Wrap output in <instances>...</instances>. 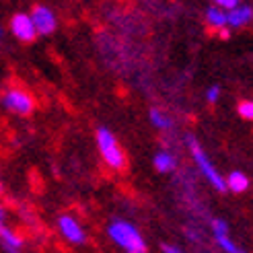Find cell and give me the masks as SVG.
<instances>
[{
  "mask_svg": "<svg viewBox=\"0 0 253 253\" xmlns=\"http://www.w3.org/2000/svg\"><path fill=\"white\" fill-rule=\"evenodd\" d=\"M95 140H97V150L105 165L113 171H124L126 165H128V159H126V153L118 140V136L109 128H105V126H101V128H97Z\"/></svg>",
  "mask_w": 253,
  "mask_h": 253,
  "instance_id": "2",
  "label": "cell"
},
{
  "mask_svg": "<svg viewBox=\"0 0 253 253\" xmlns=\"http://www.w3.org/2000/svg\"><path fill=\"white\" fill-rule=\"evenodd\" d=\"M148 120H150V124L155 126L157 130H161V132H167V130H171L173 128V120H171V116L167 111H163L161 107H153L148 111Z\"/></svg>",
  "mask_w": 253,
  "mask_h": 253,
  "instance_id": "13",
  "label": "cell"
},
{
  "mask_svg": "<svg viewBox=\"0 0 253 253\" xmlns=\"http://www.w3.org/2000/svg\"><path fill=\"white\" fill-rule=\"evenodd\" d=\"M187 148H189V153H192V159L196 163V167L200 169V173L204 175V179L216 189V192H226V187H224V177L218 173V169L214 167V163L208 159L206 155V150L202 148V144L196 140L194 136H189L187 138Z\"/></svg>",
  "mask_w": 253,
  "mask_h": 253,
  "instance_id": "3",
  "label": "cell"
},
{
  "mask_svg": "<svg viewBox=\"0 0 253 253\" xmlns=\"http://www.w3.org/2000/svg\"><path fill=\"white\" fill-rule=\"evenodd\" d=\"M58 231L72 245H84L86 243V231L83 229V224L79 222V218L74 216V214H68V212L60 214L58 216Z\"/></svg>",
  "mask_w": 253,
  "mask_h": 253,
  "instance_id": "5",
  "label": "cell"
},
{
  "mask_svg": "<svg viewBox=\"0 0 253 253\" xmlns=\"http://www.w3.org/2000/svg\"><path fill=\"white\" fill-rule=\"evenodd\" d=\"M224 187H226V192L245 194L247 189L251 187V179H249V175L243 173V171H231L229 175L224 177Z\"/></svg>",
  "mask_w": 253,
  "mask_h": 253,
  "instance_id": "11",
  "label": "cell"
},
{
  "mask_svg": "<svg viewBox=\"0 0 253 253\" xmlns=\"http://www.w3.org/2000/svg\"><path fill=\"white\" fill-rule=\"evenodd\" d=\"M253 19V8L247 4H239L233 10H226V27L229 29H243Z\"/></svg>",
  "mask_w": 253,
  "mask_h": 253,
  "instance_id": "9",
  "label": "cell"
},
{
  "mask_svg": "<svg viewBox=\"0 0 253 253\" xmlns=\"http://www.w3.org/2000/svg\"><path fill=\"white\" fill-rule=\"evenodd\" d=\"M153 165L159 173H173L177 169V159L169 150H159V153L153 157Z\"/></svg>",
  "mask_w": 253,
  "mask_h": 253,
  "instance_id": "12",
  "label": "cell"
},
{
  "mask_svg": "<svg viewBox=\"0 0 253 253\" xmlns=\"http://www.w3.org/2000/svg\"><path fill=\"white\" fill-rule=\"evenodd\" d=\"M0 194H2V185H0Z\"/></svg>",
  "mask_w": 253,
  "mask_h": 253,
  "instance_id": "22",
  "label": "cell"
},
{
  "mask_svg": "<svg viewBox=\"0 0 253 253\" xmlns=\"http://www.w3.org/2000/svg\"><path fill=\"white\" fill-rule=\"evenodd\" d=\"M0 105L15 116H31L35 111V97L21 86H10L0 95Z\"/></svg>",
  "mask_w": 253,
  "mask_h": 253,
  "instance_id": "4",
  "label": "cell"
},
{
  "mask_svg": "<svg viewBox=\"0 0 253 253\" xmlns=\"http://www.w3.org/2000/svg\"><path fill=\"white\" fill-rule=\"evenodd\" d=\"M6 224V208L0 204V226H4Z\"/></svg>",
  "mask_w": 253,
  "mask_h": 253,
  "instance_id": "19",
  "label": "cell"
},
{
  "mask_svg": "<svg viewBox=\"0 0 253 253\" xmlns=\"http://www.w3.org/2000/svg\"><path fill=\"white\" fill-rule=\"evenodd\" d=\"M10 33L17 37L19 42H25L29 43L33 42L37 33H35V27H33V21L27 12H17V15H12L10 19Z\"/></svg>",
  "mask_w": 253,
  "mask_h": 253,
  "instance_id": "8",
  "label": "cell"
},
{
  "mask_svg": "<svg viewBox=\"0 0 253 253\" xmlns=\"http://www.w3.org/2000/svg\"><path fill=\"white\" fill-rule=\"evenodd\" d=\"M210 229H212L214 241H216V245H218L224 253H249V251H245V249L231 237V233H229V224H226V220H222V218H214V220L210 222Z\"/></svg>",
  "mask_w": 253,
  "mask_h": 253,
  "instance_id": "7",
  "label": "cell"
},
{
  "mask_svg": "<svg viewBox=\"0 0 253 253\" xmlns=\"http://www.w3.org/2000/svg\"><path fill=\"white\" fill-rule=\"evenodd\" d=\"M0 247L6 253H19L23 249V237L6 224L0 226Z\"/></svg>",
  "mask_w": 253,
  "mask_h": 253,
  "instance_id": "10",
  "label": "cell"
},
{
  "mask_svg": "<svg viewBox=\"0 0 253 253\" xmlns=\"http://www.w3.org/2000/svg\"><path fill=\"white\" fill-rule=\"evenodd\" d=\"M29 17L33 21V27L37 35H52L58 27V19H56V12L45 6V4H37L33 6V10L29 12Z\"/></svg>",
  "mask_w": 253,
  "mask_h": 253,
  "instance_id": "6",
  "label": "cell"
},
{
  "mask_svg": "<svg viewBox=\"0 0 253 253\" xmlns=\"http://www.w3.org/2000/svg\"><path fill=\"white\" fill-rule=\"evenodd\" d=\"M218 99H220V86L218 84H210L206 88V101L208 103H216Z\"/></svg>",
  "mask_w": 253,
  "mask_h": 253,
  "instance_id": "16",
  "label": "cell"
},
{
  "mask_svg": "<svg viewBox=\"0 0 253 253\" xmlns=\"http://www.w3.org/2000/svg\"><path fill=\"white\" fill-rule=\"evenodd\" d=\"M237 113L241 116V120L251 122V120H253V101H251V99H243V101H239V105H237Z\"/></svg>",
  "mask_w": 253,
  "mask_h": 253,
  "instance_id": "15",
  "label": "cell"
},
{
  "mask_svg": "<svg viewBox=\"0 0 253 253\" xmlns=\"http://www.w3.org/2000/svg\"><path fill=\"white\" fill-rule=\"evenodd\" d=\"M206 23L208 27L214 29V31H220V29H226V10L218 8V6H210L206 10Z\"/></svg>",
  "mask_w": 253,
  "mask_h": 253,
  "instance_id": "14",
  "label": "cell"
},
{
  "mask_svg": "<svg viewBox=\"0 0 253 253\" xmlns=\"http://www.w3.org/2000/svg\"><path fill=\"white\" fill-rule=\"evenodd\" d=\"M0 42H2V31H0Z\"/></svg>",
  "mask_w": 253,
  "mask_h": 253,
  "instance_id": "21",
  "label": "cell"
},
{
  "mask_svg": "<svg viewBox=\"0 0 253 253\" xmlns=\"http://www.w3.org/2000/svg\"><path fill=\"white\" fill-rule=\"evenodd\" d=\"M107 235L113 241V245L124 249V253H146L148 251V245L144 241L142 233L138 231V226H134L128 220H122V218L111 220L107 226Z\"/></svg>",
  "mask_w": 253,
  "mask_h": 253,
  "instance_id": "1",
  "label": "cell"
},
{
  "mask_svg": "<svg viewBox=\"0 0 253 253\" xmlns=\"http://www.w3.org/2000/svg\"><path fill=\"white\" fill-rule=\"evenodd\" d=\"M161 251L163 253H183V249L179 245H173V243H163L161 245Z\"/></svg>",
  "mask_w": 253,
  "mask_h": 253,
  "instance_id": "18",
  "label": "cell"
},
{
  "mask_svg": "<svg viewBox=\"0 0 253 253\" xmlns=\"http://www.w3.org/2000/svg\"><path fill=\"white\" fill-rule=\"evenodd\" d=\"M218 33H220V37H222V40H229V35H231V29L226 27V29H220Z\"/></svg>",
  "mask_w": 253,
  "mask_h": 253,
  "instance_id": "20",
  "label": "cell"
},
{
  "mask_svg": "<svg viewBox=\"0 0 253 253\" xmlns=\"http://www.w3.org/2000/svg\"><path fill=\"white\" fill-rule=\"evenodd\" d=\"M239 4H241V0H214V6H218L222 10H233Z\"/></svg>",
  "mask_w": 253,
  "mask_h": 253,
  "instance_id": "17",
  "label": "cell"
}]
</instances>
